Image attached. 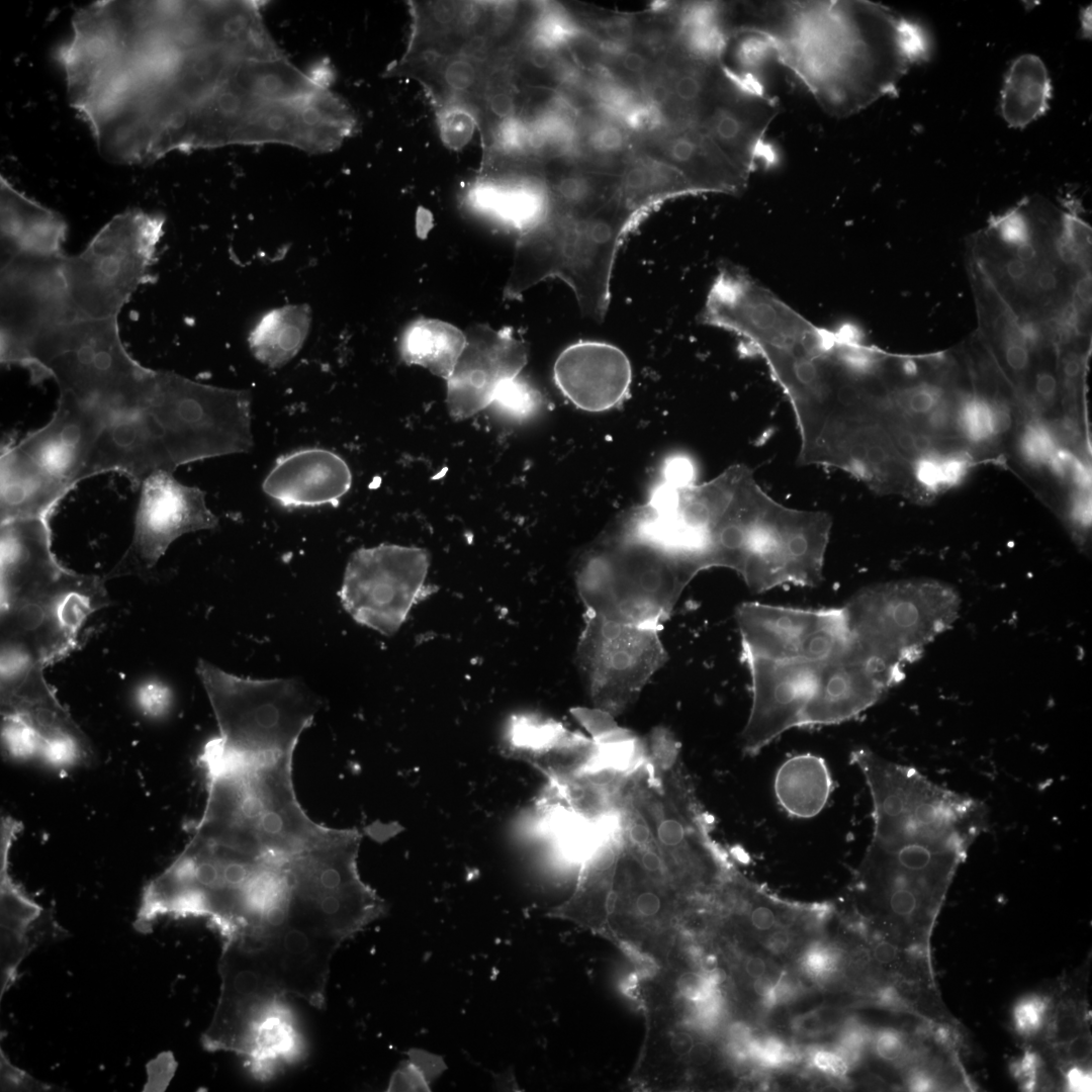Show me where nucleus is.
<instances>
[{
	"instance_id": "1",
	"label": "nucleus",
	"mask_w": 1092,
	"mask_h": 1092,
	"mask_svg": "<svg viewBox=\"0 0 1092 1092\" xmlns=\"http://www.w3.org/2000/svg\"><path fill=\"white\" fill-rule=\"evenodd\" d=\"M361 833L298 853L249 854L191 835L143 890L136 915L206 919L219 933L221 986L277 1007L294 997L323 1008L331 962L347 939L387 912L358 872Z\"/></svg>"
},
{
	"instance_id": "2",
	"label": "nucleus",
	"mask_w": 1092,
	"mask_h": 1092,
	"mask_svg": "<svg viewBox=\"0 0 1092 1092\" xmlns=\"http://www.w3.org/2000/svg\"><path fill=\"white\" fill-rule=\"evenodd\" d=\"M745 23L836 117L896 93L930 53L922 26L871 1L754 2Z\"/></svg>"
},
{
	"instance_id": "3",
	"label": "nucleus",
	"mask_w": 1092,
	"mask_h": 1092,
	"mask_svg": "<svg viewBox=\"0 0 1092 1092\" xmlns=\"http://www.w3.org/2000/svg\"><path fill=\"white\" fill-rule=\"evenodd\" d=\"M0 582L1 666L8 669L44 670L109 604L103 578L58 561L46 519L1 523Z\"/></svg>"
},
{
	"instance_id": "4",
	"label": "nucleus",
	"mask_w": 1092,
	"mask_h": 1092,
	"mask_svg": "<svg viewBox=\"0 0 1092 1092\" xmlns=\"http://www.w3.org/2000/svg\"><path fill=\"white\" fill-rule=\"evenodd\" d=\"M617 794L647 824L674 888L711 897L733 867L712 835V825L682 768L679 746L666 729L646 738L642 760L622 780Z\"/></svg>"
},
{
	"instance_id": "5",
	"label": "nucleus",
	"mask_w": 1092,
	"mask_h": 1092,
	"mask_svg": "<svg viewBox=\"0 0 1092 1092\" xmlns=\"http://www.w3.org/2000/svg\"><path fill=\"white\" fill-rule=\"evenodd\" d=\"M128 443L140 470L173 473L189 462L248 453L251 396L159 371L154 393L130 417Z\"/></svg>"
},
{
	"instance_id": "6",
	"label": "nucleus",
	"mask_w": 1092,
	"mask_h": 1092,
	"mask_svg": "<svg viewBox=\"0 0 1092 1092\" xmlns=\"http://www.w3.org/2000/svg\"><path fill=\"white\" fill-rule=\"evenodd\" d=\"M698 573L625 514L582 557L576 571L585 613L658 628Z\"/></svg>"
},
{
	"instance_id": "7",
	"label": "nucleus",
	"mask_w": 1092,
	"mask_h": 1092,
	"mask_svg": "<svg viewBox=\"0 0 1092 1092\" xmlns=\"http://www.w3.org/2000/svg\"><path fill=\"white\" fill-rule=\"evenodd\" d=\"M18 366L35 382L53 378L59 394L95 407L105 420L140 407L159 376L128 354L117 318L52 325L28 344Z\"/></svg>"
},
{
	"instance_id": "8",
	"label": "nucleus",
	"mask_w": 1092,
	"mask_h": 1092,
	"mask_svg": "<svg viewBox=\"0 0 1092 1092\" xmlns=\"http://www.w3.org/2000/svg\"><path fill=\"white\" fill-rule=\"evenodd\" d=\"M956 589L933 579L868 586L843 606L850 646L862 657L904 674L958 619Z\"/></svg>"
},
{
	"instance_id": "9",
	"label": "nucleus",
	"mask_w": 1092,
	"mask_h": 1092,
	"mask_svg": "<svg viewBox=\"0 0 1092 1092\" xmlns=\"http://www.w3.org/2000/svg\"><path fill=\"white\" fill-rule=\"evenodd\" d=\"M165 216L129 209L112 217L76 256L64 255L66 322L117 318L151 279Z\"/></svg>"
},
{
	"instance_id": "10",
	"label": "nucleus",
	"mask_w": 1092,
	"mask_h": 1092,
	"mask_svg": "<svg viewBox=\"0 0 1092 1092\" xmlns=\"http://www.w3.org/2000/svg\"><path fill=\"white\" fill-rule=\"evenodd\" d=\"M576 646V663L595 708L614 717L633 704L663 666L658 628L615 623L592 614Z\"/></svg>"
},
{
	"instance_id": "11",
	"label": "nucleus",
	"mask_w": 1092,
	"mask_h": 1092,
	"mask_svg": "<svg viewBox=\"0 0 1092 1092\" xmlns=\"http://www.w3.org/2000/svg\"><path fill=\"white\" fill-rule=\"evenodd\" d=\"M428 552L419 547L381 544L356 550L340 590L341 602L359 624L392 635L411 610L435 592L427 583Z\"/></svg>"
},
{
	"instance_id": "12",
	"label": "nucleus",
	"mask_w": 1092,
	"mask_h": 1092,
	"mask_svg": "<svg viewBox=\"0 0 1092 1092\" xmlns=\"http://www.w3.org/2000/svg\"><path fill=\"white\" fill-rule=\"evenodd\" d=\"M735 618L746 655L824 662L851 642L843 607L808 610L748 602L736 608Z\"/></svg>"
},
{
	"instance_id": "13",
	"label": "nucleus",
	"mask_w": 1092,
	"mask_h": 1092,
	"mask_svg": "<svg viewBox=\"0 0 1092 1092\" xmlns=\"http://www.w3.org/2000/svg\"><path fill=\"white\" fill-rule=\"evenodd\" d=\"M206 493L157 471L141 485L131 542L106 577L148 573L180 536L217 526Z\"/></svg>"
},
{
	"instance_id": "14",
	"label": "nucleus",
	"mask_w": 1092,
	"mask_h": 1092,
	"mask_svg": "<svg viewBox=\"0 0 1092 1092\" xmlns=\"http://www.w3.org/2000/svg\"><path fill=\"white\" fill-rule=\"evenodd\" d=\"M64 253L21 254L1 263V362L19 365L28 344L65 321Z\"/></svg>"
},
{
	"instance_id": "15",
	"label": "nucleus",
	"mask_w": 1092,
	"mask_h": 1092,
	"mask_svg": "<svg viewBox=\"0 0 1092 1092\" xmlns=\"http://www.w3.org/2000/svg\"><path fill=\"white\" fill-rule=\"evenodd\" d=\"M752 702L740 734L744 753L756 755L784 732L802 727L822 662L772 660L743 654Z\"/></svg>"
},
{
	"instance_id": "16",
	"label": "nucleus",
	"mask_w": 1092,
	"mask_h": 1092,
	"mask_svg": "<svg viewBox=\"0 0 1092 1092\" xmlns=\"http://www.w3.org/2000/svg\"><path fill=\"white\" fill-rule=\"evenodd\" d=\"M464 333V349L446 379V403L455 420L489 407L499 388L520 375L528 357L525 343L511 329L476 325Z\"/></svg>"
},
{
	"instance_id": "17",
	"label": "nucleus",
	"mask_w": 1092,
	"mask_h": 1092,
	"mask_svg": "<svg viewBox=\"0 0 1092 1092\" xmlns=\"http://www.w3.org/2000/svg\"><path fill=\"white\" fill-rule=\"evenodd\" d=\"M904 674L869 660L849 647L820 664L802 726L850 720L878 703Z\"/></svg>"
},
{
	"instance_id": "18",
	"label": "nucleus",
	"mask_w": 1092,
	"mask_h": 1092,
	"mask_svg": "<svg viewBox=\"0 0 1092 1092\" xmlns=\"http://www.w3.org/2000/svg\"><path fill=\"white\" fill-rule=\"evenodd\" d=\"M554 381L575 406L601 413L620 404L629 394L631 364L618 347L583 341L565 348L553 367Z\"/></svg>"
},
{
	"instance_id": "19",
	"label": "nucleus",
	"mask_w": 1092,
	"mask_h": 1092,
	"mask_svg": "<svg viewBox=\"0 0 1092 1092\" xmlns=\"http://www.w3.org/2000/svg\"><path fill=\"white\" fill-rule=\"evenodd\" d=\"M98 410L59 394L52 419L18 445L55 475L74 487L85 470L105 418Z\"/></svg>"
},
{
	"instance_id": "20",
	"label": "nucleus",
	"mask_w": 1092,
	"mask_h": 1092,
	"mask_svg": "<svg viewBox=\"0 0 1092 1092\" xmlns=\"http://www.w3.org/2000/svg\"><path fill=\"white\" fill-rule=\"evenodd\" d=\"M639 142V150L677 169L698 194H739L747 185L750 175L735 165L698 123L669 125Z\"/></svg>"
},
{
	"instance_id": "21",
	"label": "nucleus",
	"mask_w": 1092,
	"mask_h": 1092,
	"mask_svg": "<svg viewBox=\"0 0 1092 1092\" xmlns=\"http://www.w3.org/2000/svg\"><path fill=\"white\" fill-rule=\"evenodd\" d=\"M503 750L509 757L532 764L556 786L587 767L597 744L555 720L519 714L509 721Z\"/></svg>"
},
{
	"instance_id": "22",
	"label": "nucleus",
	"mask_w": 1092,
	"mask_h": 1092,
	"mask_svg": "<svg viewBox=\"0 0 1092 1092\" xmlns=\"http://www.w3.org/2000/svg\"><path fill=\"white\" fill-rule=\"evenodd\" d=\"M351 485V470L341 456L323 448H306L280 457L262 487L279 505L297 508L336 506Z\"/></svg>"
},
{
	"instance_id": "23",
	"label": "nucleus",
	"mask_w": 1092,
	"mask_h": 1092,
	"mask_svg": "<svg viewBox=\"0 0 1092 1092\" xmlns=\"http://www.w3.org/2000/svg\"><path fill=\"white\" fill-rule=\"evenodd\" d=\"M21 823L3 817L0 825V926H1V998L18 977L23 960L34 948L39 927L54 924L44 909L31 900L9 875V851L21 830Z\"/></svg>"
},
{
	"instance_id": "24",
	"label": "nucleus",
	"mask_w": 1092,
	"mask_h": 1092,
	"mask_svg": "<svg viewBox=\"0 0 1092 1092\" xmlns=\"http://www.w3.org/2000/svg\"><path fill=\"white\" fill-rule=\"evenodd\" d=\"M466 202L475 212L522 236L544 220L549 193L542 172L525 170L478 178L467 190Z\"/></svg>"
},
{
	"instance_id": "25",
	"label": "nucleus",
	"mask_w": 1092,
	"mask_h": 1092,
	"mask_svg": "<svg viewBox=\"0 0 1092 1092\" xmlns=\"http://www.w3.org/2000/svg\"><path fill=\"white\" fill-rule=\"evenodd\" d=\"M0 476L1 523L25 519L49 520L72 489L18 443L3 448Z\"/></svg>"
},
{
	"instance_id": "26",
	"label": "nucleus",
	"mask_w": 1092,
	"mask_h": 1092,
	"mask_svg": "<svg viewBox=\"0 0 1092 1092\" xmlns=\"http://www.w3.org/2000/svg\"><path fill=\"white\" fill-rule=\"evenodd\" d=\"M1 263L21 254H63L67 223L54 210L28 198L0 177Z\"/></svg>"
},
{
	"instance_id": "27",
	"label": "nucleus",
	"mask_w": 1092,
	"mask_h": 1092,
	"mask_svg": "<svg viewBox=\"0 0 1092 1092\" xmlns=\"http://www.w3.org/2000/svg\"><path fill=\"white\" fill-rule=\"evenodd\" d=\"M774 791L778 803L789 815L808 819L825 808L833 791V780L822 757L801 753L789 757L778 768Z\"/></svg>"
},
{
	"instance_id": "28",
	"label": "nucleus",
	"mask_w": 1092,
	"mask_h": 1092,
	"mask_svg": "<svg viewBox=\"0 0 1092 1092\" xmlns=\"http://www.w3.org/2000/svg\"><path fill=\"white\" fill-rule=\"evenodd\" d=\"M324 77L306 75L284 58L239 60L231 81L264 102H289L327 89Z\"/></svg>"
},
{
	"instance_id": "29",
	"label": "nucleus",
	"mask_w": 1092,
	"mask_h": 1092,
	"mask_svg": "<svg viewBox=\"0 0 1092 1092\" xmlns=\"http://www.w3.org/2000/svg\"><path fill=\"white\" fill-rule=\"evenodd\" d=\"M1052 84L1041 59L1025 54L1013 61L1001 91V114L1006 123L1023 128L1049 109Z\"/></svg>"
},
{
	"instance_id": "30",
	"label": "nucleus",
	"mask_w": 1092,
	"mask_h": 1092,
	"mask_svg": "<svg viewBox=\"0 0 1092 1092\" xmlns=\"http://www.w3.org/2000/svg\"><path fill=\"white\" fill-rule=\"evenodd\" d=\"M466 342L457 327L435 318L421 317L403 332L399 342L401 359L445 380L451 375Z\"/></svg>"
},
{
	"instance_id": "31",
	"label": "nucleus",
	"mask_w": 1092,
	"mask_h": 1092,
	"mask_svg": "<svg viewBox=\"0 0 1092 1092\" xmlns=\"http://www.w3.org/2000/svg\"><path fill=\"white\" fill-rule=\"evenodd\" d=\"M311 323L306 305H285L267 312L249 336V346L261 363L278 368L301 349Z\"/></svg>"
},
{
	"instance_id": "32",
	"label": "nucleus",
	"mask_w": 1092,
	"mask_h": 1092,
	"mask_svg": "<svg viewBox=\"0 0 1092 1092\" xmlns=\"http://www.w3.org/2000/svg\"><path fill=\"white\" fill-rule=\"evenodd\" d=\"M299 100L262 102L239 129L234 144L277 143L300 149L302 128Z\"/></svg>"
},
{
	"instance_id": "33",
	"label": "nucleus",
	"mask_w": 1092,
	"mask_h": 1092,
	"mask_svg": "<svg viewBox=\"0 0 1092 1092\" xmlns=\"http://www.w3.org/2000/svg\"><path fill=\"white\" fill-rule=\"evenodd\" d=\"M957 422L967 440L983 444L1008 430L1011 418L999 403L979 395H970L960 403Z\"/></svg>"
},
{
	"instance_id": "34",
	"label": "nucleus",
	"mask_w": 1092,
	"mask_h": 1092,
	"mask_svg": "<svg viewBox=\"0 0 1092 1092\" xmlns=\"http://www.w3.org/2000/svg\"><path fill=\"white\" fill-rule=\"evenodd\" d=\"M1081 998L1063 994L1052 1003L1042 1032L1051 1048L1065 1044L1088 1031V1010Z\"/></svg>"
},
{
	"instance_id": "35",
	"label": "nucleus",
	"mask_w": 1092,
	"mask_h": 1092,
	"mask_svg": "<svg viewBox=\"0 0 1092 1092\" xmlns=\"http://www.w3.org/2000/svg\"><path fill=\"white\" fill-rule=\"evenodd\" d=\"M441 1056L421 1049H411L407 1059L392 1074L388 1091H430V1084L445 1070Z\"/></svg>"
},
{
	"instance_id": "36",
	"label": "nucleus",
	"mask_w": 1092,
	"mask_h": 1092,
	"mask_svg": "<svg viewBox=\"0 0 1092 1092\" xmlns=\"http://www.w3.org/2000/svg\"><path fill=\"white\" fill-rule=\"evenodd\" d=\"M477 121L474 109L458 99H451L437 111L440 138L453 151H460L470 143Z\"/></svg>"
},
{
	"instance_id": "37",
	"label": "nucleus",
	"mask_w": 1092,
	"mask_h": 1092,
	"mask_svg": "<svg viewBox=\"0 0 1092 1092\" xmlns=\"http://www.w3.org/2000/svg\"><path fill=\"white\" fill-rule=\"evenodd\" d=\"M542 403L541 392L519 375L499 388L489 407L504 418L521 421L532 417Z\"/></svg>"
},
{
	"instance_id": "38",
	"label": "nucleus",
	"mask_w": 1092,
	"mask_h": 1092,
	"mask_svg": "<svg viewBox=\"0 0 1092 1092\" xmlns=\"http://www.w3.org/2000/svg\"><path fill=\"white\" fill-rule=\"evenodd\" d=\"M438 74L444 87L452 93L451 99L476 91L484 81L482 64L459 54L448 56Z\"/></svg>"
},
{
	"instance_id": "39",
	"label": "nucleus",
	"mask_w": 1092,
	"mask_h": 1092,
	"mask_svg": "<svg viewBox=\"0 0 1092 1092\" xmlns=\"http://www.w3.org/2000/svg\"><path fill=\"white\" fill-rule=\"evenodd\" d=\"M1053 999L1042 994H1029L1018 1000L1013 1008L1015 1031L1025 1039L1041 1033L1045 1027Z\"/></svg>"
},
{
	"instance_id": "40",
	"label": "nucleus",
	"mask_w": 1092,
	"mask_h": 1092,
	"mask_svg": "<svg viewBox=\"0 0 1092 1092\" xmlns=\"http://www.w3.org/2000/svg\"><path fill=\"white\" fill-rule=\"evenodd\" d=\"M1058 448L1056 436L1041 424H1030L1020 438L1019 450L1023 460L1035 467L1048 465Z\"/></svg>"
},
{
	"instance_id": "41",
	"label": "nucleus",
	"mask_w": 1092,
	"mask_h": 1092,
	"mask_svg": "<svg viewBox=\"0 0 1092 1092\" xmlns=\"http://www.w3.org/2000/svg\"><path fill=\"white\" fill-rule=\"evenodd\" d=\"M170 690L159 681L150 680L142 685L136 693V701L143 712L159 717L164 715L171 705Z\"/></svg>"
},
{
	"instance_id": "42",
	"label": "nucleus",
	"mask_w": 1092,
	"mask_h": 1092,
	"mask_svg": "<svg viewBox=\"0 0 1092 1092\" xmlns=\"http://www.w3.org/2000/svg\"><path fill=\"white\" fill-rule=\"evenodd\" d=\"M1029 349L1020 333L1019 324H1010L1004 337V355L1009 368L1015 372L1024 371L1029 363Z\"/></svg>"
},
{
	"instance_id": "43",
	"label": "nucleus",
	"mask_w": 1092,
	"mask_h": 1092,
	"mask_svg": "<svg viewBox=\"0 0 1092 1092\" xmlns=\"http://www.w3.org/2000/svg\"><path fill=\"white\" fill-rule=\"evenodd\" d=\"M428 26L441 34L452 31L456 26L459 2L436 1L427 4Z\"/></svg>"
},
{
	"instance_id": "44",
	"label": "nucleus",
	"mask_w": 1092,
	"mask_h": 1092,
	"mask_svg": "<svg viewBox=\"0 0 1092 1092\" xmlns=\"http://www.w3.org/2000/svg\"><path fill=\"white\" fill-rule=\"evenodd\" d=\"M1052 1049L1055 1058L1061 1065L1067 1067L1071 1065H1083L1088 1061L1091 1055V1037L1089 1030L1065 1044Z\"/></svg>"
},
{
	"instance_id": "45",
	"label": "nucleus",
	"mask_w": 1092,
	"mask_h": 1092,
	"mask_svg": "<svg viewBox=\"0 0 1092 1092\" xmlns=\"http://www.w3.org/2000/svg\"><path fill=\"white\" fill-rule=\"evenodd\" d=\"M874 1046L877 1055L889 1062L902 1058L906 1052V1040L900 1031L883 1029L874 1037Z\"/></svg>"
},
{
	"instance_id": "46",
	"label": "nucleus",
	"mask_w": 1092,
	"mask_h": 1092,
	"mask_svg": "<svg viewBox=\"0 0 1092 1092\" xmlns=\"http://www.w3.org/2000/svg\"><path fill=\"white\" fill-rule=\"evenodd\" d=\"M837 963L838 954L835 950L820 944L812 946L803 959V966L814 976H823L832 972Z\"/></svg>"
},
{
	"instance_id": "47",
	"label": "nucleus",
	"mask_w": 1092,
	"mask_h": 1092,
	"mask_svg": "<svg viewBox=\"0 0 1092 1092\" xmlns=\"http://www.w3.org/2000/svg\"><path fill=\"white\" fill-rule=\"evenodd\" d=\"M1 1071L2 1088H18L20 1090H29L31 1088L34 1090H37L38 1088L41 1090L46 1089L44 1084L36 1082L27 1073L12 1066L3 1055L1 1056Z\"/></svg>"
},
{
	"instance_id": "48",
	"label": "nucleus",
	"mask_w": 1092,
	"mask_h": 1092,
	"mask_svg": "<svg viewBox=\"0 0 1092 1092\" xmlns=\"http://www.w3.org/2000/svg\"><path fill=\"white\" fill-rule=\"evenodd\" d=\"M812 1065L819 1071L835 1077H843L850 1069L845 1060L834 1050H817L811 1056Z\"/></svg>"
},
{
	"instance_id": "49",
	"label": "nucleus",
	"mask_w": 1092,
	"mask_h": 1092,
	"mask_svg": "<svg viewBox=\"0 0 1092 1092\" xmlns=\"http://www.w3.org/2000/svg\"><path fill=\"white\" fill-rule=\"evenodd\" d=\"M1067 1088L1073 1091H1087L1091 1087L1090 1072L1082 1065H1071L1065 1072Z\"/></svg>"
},
{
	"instance_id": "50",
	"label": "nucleus",
	"mask_w": 1092,
	"mask_h": 1092,
	"mask_svg": "<svg viewBox=\"0 0 1092 1092\" xmlns=\"http://www.w3.org/2000/svg\"><path fill=\"white\" fill-rule=\"evenodd\" d=\"M1035 392L1039 401L1044 403H1051L1054 401L1057 394V379L1049 371H1040L1035 377Z\"/></svg>"
},
{
	"instance_id": "51",
	"label": "nucleus",
	"mask_w": 1092,
	"mask_h": 1092,
	"mask_svg": "<svg viewBox=\"0 0 1092 1092\" xmlns=\"http://www.w3.org/2000/svg\"><path fill=\"white\" fill-rule=\"evenodd\" d=\"M1033 287L1041 292H1050L1058 287L1059 277L1051 266L1040 267L1032 277Z\"/></svg>"
},
{
	"instance_id": "52",
	"label": "nucleus",
	"mask_w": 1092,
	"mask_h": 1092,
	"mask_svg": "<svg viewBox=\"0 0 1092 1092\" xmlns=\"http://www.w3.org/2000/svg\"><path fill=\"white\" fill-rule=\"evenodd\" d=\"M1005 271L1008 278L1015 282H1021L1026 280L1029 276L1031 269L1028 263L1022 262L1015 257L1010 259L1005 265Z\"/></svg>"
},
{
	"instance_id": "53",
	"label": "nucleus",
	"mask_w": 1092,
	"mask_h": 1092,
	"mask_svg": "<svg viewBox=\"0 0 1092 1092\" xmlns=\"http://www.w3.org/2000/svg\"><path fill=\"white\" fill-rule=\"evenodd\" d=\"M824 1025L818 1014L810 1013L796 1020L795 1027L799 1032L813 1034L819 1032Z\"/></svg>"
},
{
	"instance_id": "54",
	"label": "nucleus",
	"mask_w": 1092,
	"mask_h": 1092,
	"mask_svg": "<svg viewBox=\"0 0 1092 1092\" xmlns=\"http://www.w3.org/2000/svg\"><path fill=\"white\" fill-rule=\"evenodd\" d=\"M790 942V934L785 928L780 927L768 936L766 947L774 953H781L787 949Z\"/></svg>"
},
{
	"instance_id": "55",
	"label": "nucleus",
	"mask_w": 1092,
	"mask_h": 1092,
	"mask_svg": "<svg viewBox=\"0 0 1092 1092\" xmlns=\"http://www.w3.org/2000/svg\"><path fill=\"white\" fill-rule=\"evenodd\" d=\"M694 1045L693 1037L687 1032H676L670 1038V1049L677 1056L690 1055Z\"/></svg>"
},
{
	"instance_id": "56",
	"label": "nucleus",
	"mask_w": 1092,
	"mask_h": 1092,
	"mask_svg": "<svg viewBox=\"0 0 1092 1092\" xmlns=\"http://www.w3.org/2000/svg\"><path fill=\"white\" fill-rule=\"evenodd\" d=\"M873 953L878 963L890 964L898 957L899 948L892 942L882 941L876 945Z\"/></svg>"
},
{
	"instance_id": "57",
	"label": "nucleus",
	"mask_w": 1092,
	"mask_h": 1092,
	"mask_svg": "<svg viewBox=\"0 0 1092 1092\" xmlns=\"http://www.w3.org/2000/svg\"><path fill=\"white\" fill-rule=\"evenodd\" d=\"M776 982L770 978L764 977L755 979L753 984L754 991L763 999L766 1006H772V995Z\"/></svg>"
},
{
	"instance_id": "58",
	"label": "nucleus",
	"mask_w": 1092,
	"mask_h": 1092,
	"mask_svg": "<svg viewBox=\"0 0 1092 1092\" xmlns=\"http://www.w3.org/2000/svg\"><path fill=\"white\" fill-rule=\"evenodd\" d=\"M1037 245L1035 240L1015 248V258L1031 264L1037 258Z\"/></svg>"
},
{
	"instance_id": "59",
	"label": "nucleus",
	"mask_w": 1092,
	"mask_h": 1092,
	"mask_svg": "<svg viewBox=\"0 0 1092 1092\" xmlns=\"http://www.w3.org/2000/svg\"><path fill=\"white\" fill-rule=\"evenodd\" d=\"M1081 370V362L1075 356H1069L1064 360L1063 371L1067 380L1072 381L1077 378Z\"/></svg>"
},
{
	"instance_id": "60",
	"label": "nucleus",
	"mask_w": 1092,
	"mask_h": 1092,
	"mask_svg": "<svg viewBox=\"0 0 1092 1092\" xmlns=\"http://www.w3.org/2000/svg\"><path fill=\"white\" fill-rule=\"evenodd\" d=\"M765 968L764 961L758 957H752L746 963V972L754 979L762 977L765 973Z\"/></svg>"
},
{
	"instance_id": "61",
	"label": "nucleus",
	"mask_w": 1092,
	"mask_h": 1092,
	"mask_svg": "<svg viewBox=\"0 0 1092 1092\" xmlns=\"http://www.w3.org/2000/svg\"><path fill=\"white\" fill-rule=\"evenodd\" d=\"M690 1055H691V1060L695 1064L703 1065L709 1060V1058L711 1056V1051H710L709 1046H707L706 1044L699 1043V1044L694 1045V1048H693L692 1052L690 1053Z\"/></svg>"
},
{
	"instance_id": "62",
	"label": "nucleus",
	"mask_w": 1092,
	"mask_h": 1092,
	"mask_svg": "<svg viewBox=\"0 0 1092 1092\" xmlns=\"http://www.w3.org/2000/svg\"><path fill=\"white\" fill-rule=\"evenodd\" d=\"M1090 15H1091V12H1090V9L1088 11V8L1086 9V11L1082 12V18H1084V20H1085V21H1083V23H1085L1083 25V27H1084L1083 30H1084L1086 35H1088V29L1090 31V27L1087 25V19H1088V16H1090Z\"/></svg>"
}]
</instances>
